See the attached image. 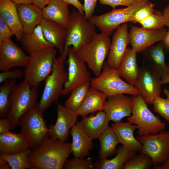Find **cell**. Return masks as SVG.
Listing matches in <instances>:
<instances>
[{"instance_id": "35", "label": "cell", "mask_w": 169, "mask_h": 169, "mask_svg": "<svg viewBox=\"0 0 169 169\" xmlns=\"http://www.w3.org/2000/svg\"><path fill=\"white\" fill-rule=\"evenodd\" d=\"M90 87V82H88L73 89L64 106L74 111L77 110L83 102Z\"/></svg>"}, {"instance_id": "31", "label": "cell", "mask_w": 169, "mask_h": 169, "mask_svg": "<svg viewBox=\"0 0 169 169\" xmlns=\"http://www.w3.org/2000/svg\"><path fill=\"white\" fill-rule=\"evenodd\" d=\"M117 154L113 158L100 159L94 163V169H120L124 165L136 152L130 150L123 146H120L117 149Z\"/></svg>"}, {"instance_id": "15", "label": "cell", "mask_w": 169, "mask_h": 169, "mask_svg": "<svg viewBox=\"0 0 169 169\" xmlns=\"http://www.w3.org/2000/svg\"><path fill=\"white\" fill-rule=\"evenodd\" d=\"M57 116L54 125L49 128V137L63 141L67 140L70 130L75 124L79 116L76 111L57 103Z\"/></svg>"}, {"instance_id": "19", "label": "cell", "mask_w": 169, "mask_h": 169, "mask_svg": "<svg viewBox=\"0 0 169 169\" xmlns=\"http://www.w3.org/2000/svg\"><path fill=\"white\" fill-rule=\"evenodd\" d=\"M143 64L156 74L161 78L169 75L167 65L165 63L164 49L161 41L141 52Z\"/></svg>"}, {"instance_id": "54", "label": "cell", "mask_w": 169, "mask_h": 169, "mask_svg": "<svg viewBox=\"0 0 169 169\" xmlns=\"http://www.w3.org/2000/svg\"><path fill=\"white\" fill-rule=\"evenodd\" d=\"M167 68H168V70L169 72V64L167 65Z\"/></svg>"}, {"instance_id": "20", "label": "cell", "mask_w": 169, "mask_h": 169, "mask_svg": "<svg viewBox=\"0 0 169 169\" xmlns=\"http://www.w3.org/2000/svg\"><path fill=\"white\" fill-rule=\"evenodd\" d=\"M16 6L24 33H31L43 18V9L32 3Z\"/></svg>"}, {"instance_id": "9", "label": "cell", "mask_w": 169, "mask_h": 169, "mask_svg": "<svg viewBox=\"0 0 169 169\" xmlns=\"http://www.w3.org/2000/svg\"><path fill=\"white\" fill-rule=\"evenodd\" d=\"M150 0H138L125 8L113 9L103 14L93 15L88 19L102 33L109 36L122 24L129 22L135 13Z\"/></svg>"}, {"instance_id": "16", "label": "cell", "mask_w": 169, "mask_h": 169, "mask_svg": "<svg viewBox=\"0 0 169 169\" xmlns=\"http://www.w3.org/2000/svg\"><path fill=\"white\" fill-rule=\"evenodd\" d=\"M167 31L164 28L154 31L131 26L129 33L130 43L136 53L141 52L156 43L161 41Z\"/></svg>"}, {"instance_id": "52", "label": "cell", "mask_w": 169, "mask_h": 169, "mask_svg": "<svg viewBox=\"0 0 169 169\" xmlns=\"http://www.w3.org/2000/svg\"><path fill=\"white\" fill-rule=\"evenodd\" d=\"M154 169H169V159L163 163L162 165L155 166Z\"/></svg>"}, {"instance_id": "22", "label": "cell", "mask_w": 169, "mask_h": 169, "mask_svg": "<svg viewBox=\"0 0 169 169\" xmlns=\"http://www.w3.org/2000/svg\"><path fill=\"white\" fill-rule=\"evenodd\" d=\"M119 143L130 150L137 152L142 149V145L134 136V132L137 129L135 125L129 122H119L111 124Z\"/></svg>"}, {"instance_id": "14", "label": "cell", "mask_w": 169, "mask_h": 169, "mask_svg": "<svg viewBox=\"0 0 169 169\" xmlns=\"http://www.w3.org/2000/svg\"><path fill=\"white\" fill-rule=\"evenodd\" d=\"M30 59L11 38L0 43V70L10 69L15 67H24Z\"/></svg>"}, {"instance_id": "51", "label": "cell", "mask_w": 169, "mask_h": 169, "mask_svg": "<svg viewBox=\"0 0 169 169\" xmlns=\"http://www.w3.org/2000/svg\"><path fill=\"white\" fill-rule=\"evenodd\" d=\"M16 5L32 4V0H10Z\"/></svg>"}, {"instance_id": "18", "label": "cell", "mask_w": 169, "mask_h": 169, "mask_svg": "<svg viewBox=\"0 0 169 169\" xmlns=\"http://www.w3.org/2000/svg\"><path fill=\"white\" fill-rule=\"evenodd\" d=\"M132 104V97L118 94L108 97L104 111L110 120L120 122L123 118L131 115Z\"/></svg>"}, {"instance_id": "33", "label": "cell", "mask_w": 169, "mask_h": 169, "mask_svg": "<svg viewBox=\"0 0 169 169\" xmlns=\"http://www.w3.org/2000/svg\"><path fill=\"white\" fill-rule=\"evenodd\" d=\"M16 79H8L0 86V118L7 117L10 108V97L16 84Z\"/></svg>"}, {"instance_id": "4", "label": "cell", "mask_w": 169, "mask_h": 169, "mask_svg": "<svg viewBox=\"0 0 169 169\" xmlns=\"http://www.w3.org/2000/svg\"><path fill=\"white\" fill-rule=\"evenodd\" d=\"M56 54L55 48L51 47L29 55L23 71L24 80L32 86L38 87L52 72Z\"/></svg>"}, {"instance_id": "8", "label": "cell", "mask_w": 169, "mask_h": 169, "mask_svg": "<svg viewBox=\"0 0 169 169\" xmlns=\"http://www.w3.org/2000/svg\"><path fill=\"white\" fill-rule=\"evenodd\" d=\"M91 86L105 94L108 97L118 94L136 95L137 89L121 78L117 69L109 67L105 62L100 75L92 79Z\"/></svg>"}, {"instance_id": "38", "label": "cell", "mask_w": 169, "mask_h": 169, "mask_svg": "<svg viewBox=\"0 0 169 169\" xmlns=\"http://www.w3.org/2000/svg\"><path fill=\"white\" fill-rule=\"evenodd\" d=\"M164 93L166 96V99L160 96L156 97L152 104L154 111L159 114L169 123V89L164 88Z\"/></svg>"}, {"instance_id": "6", "label": "cell", "mask_w": 169, "mask_h": 169, "mask_svg": "<svg viewBox=\"0 0 169 169\" xmlns=\"http://www.w3.org/2000/svg\"><path fill=\"white\" fill-rule=\"evenodd\" d=\"M96 34L95 26L85 17L84 13L74 10L70 13L66 28L64 47L72 45L77 51L89 43Z\"/></svg>"}, {"instance_id": "5", "label": "cell", "mask_w": 169, "mask_h": 169, "mask_svg": "<svg viewBox=\"0 0 169 169\" xmlns=\"http://www.w3.org/2000/svg\"><path fill=\"white\" fill-rule=\"evenodd\" d=\"M132 100V114L127 120L136 125L139 136L158 133L165 130L166 124L150 110L141 95L133 96Z\"/></svg>"}, {"instance_id": "2", "label": "cell", "mask_w": 169, "mask_h": 169, "mask_svg": "<svg viewBox=\"0 0 169 169\" xmlns=\"http://www.w3.org/2000/svg\"><path fill=\"white\" fill-rule=\"evenodd\" d=\"M69 47H64L63 53L55 58L52 72L45 80L44 90L37 107L43 113L62 95L64 85L68 78L64 67Z\"/></svg>"}, {"instance_id": "44", "label": "cell", "mask_w": 169, "mask_h": 169, "mask_svg": "<svg viewBox=\"0 0 169 169\" xmlns=\"http://www.w3.org/2000/svg\"><path fill=\"white\" fill-rule=\"evenodd\" d=\"M97 1L98 0H84V13L87 19L93 16Z\"/></svg>"}, {"instance_id": "43", "label": "cell", "mask_w": 169, "mask_h": 169, "mask_svg": "<svg viewBox=\"0 0 169 169\" xmlns=\"http://www.w3.org/2000/svg\"><path fill=\"white\" fill-rule=\"evenodd\" d=\"M138 0H98L102 5H109L113 9H115L119 6H130L136 3Z\"/></svg>"}, {"instance_id": "53", "label": "cell", "mask_w": 169, "mask_h": 169, "mask_svg": "<svg viewBox=\"0 0 169 169\" xmlns=\"http://www.w3.org/2000/svg\"><path fill=\"white\" fill-rule=\"evenodd\" d=\"M169 83V75L164 76L161 78V85Z\"/></svg>"}, {"instance_id": "13", "label": "cell", "mask_w": 169, "mask_h": 169, "mask_svg": "<svg viewBox=\"0 0 169 169\" xmlns=\"http://www.w3.org/2000/svg\"><path fill=\"white\" fill-rule=\"evenodd\" d=\"M161 85V78L156 74L145 66L140 68L134 85L147 104H152L160 95Z\"/></svg>"}, {"instance_id": "40", "label": "cell", "mask_w": 169, "mask_h": 169, "mask_svg": "<svg viewBox=\"0 0 169 169\" xmlns=\"http://www.w3.org/2000/svg\"><path fill=\"white\" fill-rule=\"evenodd\" d=\"M155 5L150 1L139 9L130 19L129 22L139 23L152 14L156 10Z\"/></svg>"}, {"instance_id": "26", "label": "cell", "mask_w": 169, "mask_h": 169, "mask_svg": "<svg viewBox=\"0 0 169 169\" xmlns=\"http://www.w3.org/2000/svg\"><path fill=\"white\" fill-rule=\"evenodd\" d=\"M108 97L104 93L91 86L83 102L76 112L83 118L90 113L104 110Z\"/></svg>"}, {"instance_id": "34", "label": "cell", "mask_w": 169, "mask_h": 169, "mask_svg": "<svg viewBox=\"0 0 169 169\" xmlns=\"http://www.w3.org/2000/svg\"><path fill=\"white\" fill-rule=\"evenodd\" d=\"M31 150L29 148L19 153L6 154L1 153L0 158L8 161L12 169H25L32 168L29 156Z\"/></svg>"}, {"instance_id": "41", "label": "cell", "mask_w": 169, "mask_h": 169, "mask_svg": "<svg viewBox=\"0 0 169 169\" xmlns=\"http://www.w3.org/2000/svg\"><path fill=\"white\" fill-rule=\"evenodd\" d=\"M24 76V73L21 69H16L2 71L0 73V83L8 79H20Z\"/></svg>"}, {"instance_id": "36", "label": "cell", "mask_w": 169, "mask_h": 169, "mask_svg": "<svg viewBox=\"0 0 169 169\" xmlns=\"http://www.w3.org/2000/svg\"><path fill=\"white\" fill-rule=\"evenodd\" d=\"M153 165L151 158L148 155L140 153L136 154L124 165L123 169H148Z\"/></svg>"}, {"instance_id": "17", "label": "cell", "mask_w": 169, "mask_h": 169, "mask_svg": "<svg viewBox=\"0 0 169 169\" xmlns=\"http://www.w3.org/2000/svg\"><path fill=\"white\" fill-rule=\"evenodd\" d=\"M126 23L122 24L114 33L111 43L106 63L112 68L117 69L130 43Z\"/></svg>"}, {"instance_id": "45", "label": "cell", "mask_w": 169, "mask_h": 169, "mask_svg": "<svg viewBox=\"0 0 169 169\" xmlns=\"http://www.w3.org/2000/svg\"><path fill=\"white\" fill-rule=\"evenodd\" d=\"M11 122L7 117L0 119V134L10 131L13 129Z\"/></svg>"}, {"instance_id": "32", "label": "cell", "mask_w": 169, "mask_h": 169, "mask_svg": "<svg viewBox=\"0 0 169 169\" xmlns=\"http://www.w3.org/2000/svg\"><path fill=\"white\" fill-rule=\"evenodd\" d=\"M98 139L100 144L99 152L100 159H106L116 153V147L119 142L111 127L109 126L107 127Z\"/></svg>"}, {"instance_id": "46", "label": "cell", "mask_w": 169, "mask_h": 169, "mask_svg": "<svg viewBox=\"0 0 169 169\" xmlns=\"http://www.w3.org/2000/svg\"><path fill=\"white\" fill-rule=\"evenodd\" d=\"M64 2L69 4L72 5L75 7L80 13H84L83 5L79 0H62Z\"/></svg>"}, {"instance_id": "24", "label": "cell", "mask_w": 169, "mask_h": 169, "mask_svg": "<svg viewBox=\"0 0 169 169\" xmlns=\"http://www.w3.org/2000/svg\"><path fill=\"white\" fill-rule=\"evenodd\" d=\"M110 121L104 110L99 111L95 115L82 118L77 123L83 131L92 140L98 139L101 133L109 126Z\"/></svg>"}, {"instance_id": "49", "label": "cell", "mask_w": 169, "mask_h": 169, "mask_svg": "<svg viewBox=\"0 0 169 169\" xmlns=\"http://www.w3.org/2000/svg\"><path fill=\"white\" fill-rule=\"evenodd\" d=\"M50 0H32V4L43 9L49 2Z\"/></svg>"}, {"instance_id": "39", "label": "cell", "mask_w": 169, "mask_h": 169, "mask_svg": "<svg viewBox=\"0 0 169 169\" xmlns=\"http://www.w3.org/2000/svg\"><path fill=\"white\" fill-rule=\"evenodd\" d=\"M65 169H93L94 163L90 158L84 159L74 157L65 161L63 166Z\"/></svg>"}, {"instance_id": "23", "label": "cell", "mask_w": 169, "mask_h": 169, "mask_svg": "<svg viewBox=\"0 0 169 169\" xmlns=\"http://www.w3.org/2000/svg\"><path fill=\"white\" fill-rule=\"evenodd\" d=\"M0 17L10 28L16 40L20 41L24 33L16 5L10 0H0Z\"/></svg>"}, {"instance_id": "3", "label": "cell", "mask_w": 169, "mask_h": 169, "mask_svg": "<svg viewBox=\"0 0 169 169\" xmlns=\"http://www.w3.org/2000/svg\"><path fill=\"white\" fill-rule=\"evenodd\" d=\"M38 87L24 80L16 85L11 95L10 108L7 117L13 129L19 125L23 116L37 106Z\"/></svg>"}, {"instance_id": "28", "label": "cell", "mask_w": 169, "mask_h": 169, "mask_svg": "<svg viewBox=\"0 0 169 169\" xmlns=\"http://www.w3.org/2000/svg\"><path fill=\"white\" fill-rule=\"evenodd\" d=\"M136 53L132 48H127L117 69L120 77L133 86L140 69L137 64Z\"/></svg>"}, {"instance_id": "25", "label": "cell", "mask_w": 169, "mask_h": 169, "mask_svg": "<svg viewBox=\"0 0 169 169\" xmlns=\"http://www.w3.org/2000/svg\"><path fill=\"white\" fill-rule=\"evenodd\" d=\"M72 137V152L74 157L83 158L88 156L93 148L91 139L77 122L70 130Z\"/></svg>"}, {"instance_id": "29", "label": "cell", "mask_w": 169, "mask_h": 169, "mask_svg": "<svg viewBox=\"0 0 169 169\" xmlns=\"http://www.w3.org/2000/svg\"><path fill=\"white\" fill-rule=\"evenodd\" d=\"M29 148L27 141L20 133L16 134L9 131L0 134V150L2 153L13 154Z\"/></svg>"}, {"instance_id": "12", "label": "cell", "mask_w": 169, "mask_h": 169, "mask_svg": "<svg viewBox=\"0 0 169 169\" xmlns=\"http://www.w3.org/2000/svg\"><path fill=\"white\" fill-rule=\"evenodd\" d=\"M66 63L68 64V78L64 85L62 95H68L73 89L87 82L92 79L86 63L78 55L73 47H69Z\"/></svg>"}, {"instance_id": "1", "label": "cell", "mask_w": 169, "mask_h": 169, "mask_svg": "<svg viewBox=\"0 0 169 169\" xmlns=\"http://www.w3.org/2000/svg\"><path fill=\"white\" fill-rule=\"evenodd\" d=\"M71 152V143L50 137L31 150L29 157L33 167L61 169Z\"/></svg>"}, {"instance_id": "37", "label": "cell", "mask_w": 169, "mask_h": 169, "mask_svg": "<svg viewBox=\"0 0 169 169\" xmlns=\"http://www.w3.org/2000/svg\"><path fill=\"white\" fill-rule=\"evenodd\" d=\"M139 23L141 28L154 31L161 29L164 28L165 26L163 13L156 10L152 14Z\"/></svg>"}, {"instance_id": "27", "label": "cell", "mask_w": 169, "mask_h": 169, "mask_svg": "<svg viewBox=\"0 0 169 169\" xmlns=\"http://www.w3.org/2000/svg\"><path fill=\"white\" fill-rule=\"evenodd\" d=\"M43 18L67 28L70 14L68 4L62 0H50L43 9Z\"/></svg>"}, {"instance_id": "50", "label": "cell", "mask_w": 169, "mask_h": 169, "mask_svg": "<svg viewBox=\"0 0 169 169\" xmlns=\"http://www.w3.org/2000/svg\"><path fill=\"white\" fill-rule=\"evenodd\" d=\"M0 169H10L12 168L7 161L3 159L0 158Z\"/></svg>"}, {"instance_id": "47", "label": "cell", "mask_w": 169, "mask_h": 169, "mask_svg": "<svg viewBox=\"0 0 169 169\" xmlns=\"http://www.w3.org/2000/svg\"><path fill=\"white\" fill-rule=\"evenodd\" d=\"M163 17L165 25L169 29V5L164 10Z\"/></svg>"}, {"instance_id": "10", "label": "cell", "mask_w": 169, "mask_h": 169, "mask_svg": "<svg viewBox=\"0 0 169 169\" xmlns=\"http://www.w3.org/2000/svg\"><path fill=\"white\" fill-rule=\"evenodd\" d=\"M43 114L37 106L23 116L19 124L20 133L32 149L41 145L49 136Z\"/></svg>"}, {"instance_id": "30", "label": "cell", "mask_w": 169, "mask_h": 169, "mask_svg": "<svg viewBox=\"0 0 169 169\" xmlns=\"http://www.w3.org/2000/svg\"><path fill=\"white\" fill-rule=\"evenodd\" d=\"M21 41L23 49L29 55L53 47L44 37L40 24L30 33H24Z\"/></svg>"}, {"instance_id": "11", "label": "cell", "mask_w": 169, "mask_h": 169, "mask_svg": "<svg viewBox=\"0 0 169 169\" xmlns=\"http://www.w3.org/2000/svg\"><path fill=\"white\" fill-rule=\"evenodd\" d=\"M136 139L142 145L140 153L149 156L153 165L163 164L169 159V131L139 136Z\"/></svg>"}, {"instance_id": "7", "label": "cell", "mask_w": 169, "mask_h": 169, "mask_svg": "<svg viewBox=\"0 0 169 169\" xmlns=\"http://www.w3.org/2000/svg\"><path fill=\"white\" fill-rule=\"evenodd\" d=\"M111 43L109 36L101 32L96 34L89 43L83 46L77 51L96 77L101 73Z\"/></svg>"}, {"instance_id": "48", "label": "cell", "mask_w": 169, "mask_h": 169, "mask_svg": "<svg viewBox=\"0 0 169 169\" xmlns=\"http://www.w3.org/2000/svg\"><path fill=\"white\" fill-rule=\"evenodd\" d=\"M164 50L169 52V29L167 31L163 39L161 41Z\"/></svg>"}, {"instance_id": "21", "label": "cell", "mask_w": 169, "mask_h": 169, "mask_svg": "<svg viewBox=\"0 0 169 169\" xmlns=\"http://www.w3.org/2000/svg\"><path fill=\"white\" fill-rule=\"evenodd\" d=\"M40 25L46 39L60 54L63 53L66 37V28L53 21L43 18Z\"/></svg>"}, {"instance_id": "42", "label": "cell", "mask_w": 169, "mask_h": 169, "mask_svg": "<svg viewBox=\"0 0 169 169\" xmlns=\"http://www.w3.org/2000/svg\"><path fill=\"white\" fill-rule=\"evenodd\" d=\"M13 35L10 28L0 17V43L11 39Z\"/></svg>"}]
</instances>
